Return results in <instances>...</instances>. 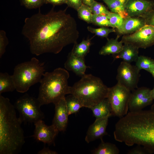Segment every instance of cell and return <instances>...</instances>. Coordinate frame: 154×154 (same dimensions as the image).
<instances>
[{"label":"cell","instance_id":"obj_3","mask_svg":"<svg viewBox=\"0 0 154 154\" xmlns=\"http://www.w3.org/2000/svg\"><path fill=\"white\" fill-rule=\"evenodd\" d=\"M128 146H143L148 153H154V104L151 108L132 112L128 114L124 129Z\"/></svg>","mask_w":154,"mask_h":154},{"label":"cell","instance_id":"obj_14","mask_svg":"<svg viewBox=\"0 0 154 154\" xmlns=\"http://www.w3.org/2000/svg\"><path fill=\"white\" fill-rule=\"evenodd\" d=\"M55 114L52 124L59 131H64L66 130L69 116L66 106L65 97L54 104Z\"/></svg>","mask_w":154,"mask_h":154},{"label":"cell","instance_id":"obj_8","mask_svg":"<svg viewBox=\"0 0 154 154\" xmlns=\"http://www.w3.org/2000/svg\"><path fill=\"white\" fill-rule=\"evenodd\" d=\"M131 92L118 83L109 88L107 98L111 106L113 116L121 118L127 114Z\"/></svg>","mask_w":154,"mask_h":154},{"label":"cell","instance_id":"obj_17","mask_svg":"<svg viewBox=\"0 0 154 154\" xmlns=\"http://www.w3.org/2000/svg\"><path fill=\"white\" fill-rule=\"evenodd\" d=\"M64 66L67 70L72 71L81 77L86 74V69L90 67L85 64L84 58L78 57L71 52L67 56Z\"/></svg>","mask_w":154,"mask_h":154},{"label":"cell","instance_id":"obj_36","mask_svg":"<svg viewBox=\"0 0 154 154\" xmlns=\"http://www.w3.org/2000/svg\"><path fill=\"white\" fill-rule=\"evenodd\" d=\"M148 152L141 145L137 146L133 148L128 151L127 153L128 154H145Z\"/></svg>","mask_w":154,"mask_h":154},{"label":"cell","instance_id":"obj_42","mask_svg":"<svg viewBox=\"0 0 154 154\" xmlns=\"http://www.w3.org/2000/svg\"><path fill=\"white\" fill-rule=\"evenodd\" d=\"M124 5L127 0H119Z\"/></svg>","mask_w":154,"mask_h":154},{"label":"cell","instance_id":"obj_23","mask_svg":"<svg viewBox=\"0 0 154 154\" xmlns=\"http://www.w3.org/2000/svg\"><path fill=\"white\" fill-rule=\"evenodd\" d=\"M91 39H84L79 44L77 42L74 44L72 52L78 57L84 58L89 51Z\"/></svg>","mask_w":154,"mask_h":154},{"label":"cell","instance_id":"obj_28","mask_svg":"<svg viewBox=\"0 0 154 154\" xmlns=\"http://www.w3.org/2000/svg\"><path fill=\"white\" fill-rule=\"evenodd\" d=\"M87 29L88 31L94 34L99 37L106 38L107 39L110 33L116 32L114 28H110L107 27H101L99 28H95L88 26Z\"/></svg>","mask_w":154,"mask_h":154},{"label":"cell","instance_id":"obj_18","mask_svg":"<svg viewBox=\"0 0 154 154\" xmlns=\"http://www.w3.org/2000/svg\"><path fill=\"white\" fill-rule=\"evenodd\" d=\"M124 44L122 50L116 54L115 58L122 59L123 61L129 63L136 62L139 56V48L130 43Z\"/></svg>","mask_w":154,"mask_h":154},{"label":"cell","instance_id":"obj_24","mask_svg":"<svg viewBox=\"0 0 154 154\" xmlns=\"http://www.w3.org/2000/svg\"><path fill=\"white\" fill-rule=\"evenodd\" d=\"M65 100L69 115L77 113L84 107L79 100L72 94L65 97Z\"/></svg>","mask_w":154,"mask_h":154},{"label":"cell","instance_id":"obj_29","mask_svg":"<svg viewBox=\"0 0 154 154\" xmlns=\"http://www.w3.org/2000/svg\"><path fill=\"white\" fill-rule=\"evenodd\" d=\"M92 23L100 27H110L113 28L107 15L93 14Z\"/></svg>","mask_w":154,"mask_h":154},{"label":"cell","instance_id":"obj_12","mask_svg":"<svg viewBox=\"0 0 154 154\" xmlns=\"http://www.w3.org/2000/svg\"><path fill=\"white\" fill-rule=\"evenodd\" d=\"M34 124L35 129L32 137L37 141L48 145L52 143L59 131L52 124L48 125L43 120Z\"/></svg>","mask_w":154,"mask_h":154},{"label":"cell","instance_id":"obj_33","mask_svg":"<svg viewBox=\"0 0 154 154\" xmlns=\"http://www.w3.org/2000/svg\"><path fill=\"white\" fill-rule=\"evenodd\" d=\"M9 43V41L5 32L3 30L0 31V58L5 52L6 48Z\"/></svg>","mask_w":154,"mask_h":154},{"label":"cell","instance_id":"obj_15","mask_svg":"<svg viewBox=\"0 0 154 154\" xmlns=\"http://www.w3.org/2000/svg\"><path fill=\"white\" fill-rule=\"evenodd\" d=\"M108 117L96 119L94 122L89 127L85 138L88 143L96 139L102 138L107 134L106 131Z\"/></svg>","mask_w":154,"mask_h":154},{"label":"cell","instance_id":"obj_37","mask_svg":"<svg viewBox=\"0 0 154 154\" xmlns=\"http://www.w3.org/2000/svg\"><path fill=\"white\" fill-rule=\"evenodd\" d=\"M66 0H45L44 3H50L54 5L66 4Z\"/></svg>","mask_w":154,"mask_h":154},{"label":"cell","instance_id":"obj_31","mask_svg":"<svg viewBox=\"0 0 154 154\" xmlns=\"http://www.w3.org/2000/svg\"><path fill=\"white\" fill-rule=\"evenodd\" d=\"M107 15L113 28L117 29L122 26L124 18L120 15L117 13L110 12Z\"/></svg>","mask_w":154,"mask_h":154},{"label":"cell","instance_id":"obj_35","mask_svg":"<svg viewBox=\"0 0 154 154\" xmlns=\"http://www.w3.org/2000/svg\"><path fill=\"white\" fill-rule=\"evenodd\" d=\"M68 6L77 11L83 3L82 0H66Z\"/></svg>","mask_w":154,"mask_h":154},{"label":"cell","instance_id":"obj_19","mask_svg":"<svg viewBox=\"0 0 154 154\" xmlns=\"http://www.w3.org/2000/svg\"><path fill=\"white\" fill-rule=\"evenodd\" d=\"M96 119L108 117L113 116L111 106L107 98L90 108Z\"/></svg>","mask_w":154,"mask_h":154},{"label":"cell","instance_id":"obj_32","mask_svg":"<svg viewBox=\"0 0 154 154\" xmlns=\"http://www.w3.org/2000/svg\"><path fill=\"white\" fill-rule=\"evenodd\" d=\"M21 5L26 8L35 9L40 8L44 3L45 0H20Z\"/></svg>","mask_w":154,"mask_h":154},{"label":"cell","instance_id":"obj_30","mask_svg":"<svg viewBox=\"0 0 154 154\" xmlns=\"http://www.w3.org/2000/svg\"><path fill=\"white\" fill-rule=\"evenodd\" d=\"M90 7L93 14L107 15L110 12L103 4L95 0Z\"/></svg>","mask_w":154,"mask_h":154},{"label":"cell","instance_id":"obj_22","mask_svg":"<svg viewBox=\"0 0 154 154\" xmlns=\"http://www.w3.org/2000/svg\"><path fill=\"white\" fill-rule=\"evenodd\" d=\"M101 142L98 147L91 152L94 154H118L119 150L114 144L104 142L101 139Z\"/></svg>","mask_w":154,"mask_h":154},{"label":"cell","instance_id":"obj_25","mask_svg":"<svg viewBox=\"0 0 154 154\" xmlns=\"http://www.w3.org/2000/svg\"><path fill=\"white\" fill-rule=\"evenodd\" d=\"M112 13H117L124 19L128 17L124 5L119 0H102Z\"/></svg>","mask_w":154,"mask_h":154},{"label":"cell","instance_id":"obj_40","mask_svg":"<svg viewBox=\"0 0 154 154\" xmlns=\"http://www.w3.org/2000/svg\"><path fill=\"white\" fill-rule=\"evenodd\" d=\"M148 72L150 73L154 78V66Z\"/></svg>","mask_w":154,"mask_h":154},{"label":"cell","instance_id":"obj_9","mask_svg":"<svg viewBox=\"0 0 154 154\" xmlns=\"http://www.w3.org/2000/svg\"><path fill=\"white\" fill-rule=\"evenodd\" d=\"M140 76V70L135 65L123 61L118 68L116 79L117 83L132 91L138 88Z\"/></svg>","mask_w":154,"mask_h":154},{"label":"cell","instance_id":"obj_6","mask_svg":"<svg viewBox=\"0 0 154 154\" xmlns=\"http://www.w3.org/2000/svg\"><path fill=\"white\" fill-rule=\"evenodd\" d=\"M44 63L35 57L18 64L12 75L18 92H26L32 86L40 82L45 71Z\"/></svg>","mask_w":154,"mask_h":154},{"label":"cell","instance_id":"obj_2","mask_svg":"<svg viewBox=\"0 0 154 154\" xmlns=\"http://www.w3.org/2000/svg\"><path fill=\"white\" fill-rule=\"evenodd\" d=\"M22 122L9 99L0 95V154H17L25 143Z\"/></svg>","mask_w":154,"mask_h":154},{"label":"cell","instance_id":"obj_7","mask_svg":"<svg viewBox=\"0 0 154 154\" xmlns=\"http://www.w3.org/2000/svg\"><path fill=\"white\" fill-rule=\"evenodd\" d=\"M23 122L35 123L45 117L40 109L42 106L37 98L25 94L19 98L14 105Z\"/></svg>","mask_w":154,"mask_h":154},{"label":"cell","instance_id":"obj_4","mask_svg":"<svg viewBox=\"0 0 154 154\" xmlns=\"http://www.w3.org/2000/svg\"><path fill=\"white\" fill-rule=\"evenodd\" d=\"M69 74L64 68H58L45 72L40 82L38 99L41 105L54 104L70 94L68 84Z\"/></svg>","mask_w":154,"mask_h":154},{"label":"cell","instance_id":"obj_27","mask_svg":"<svg viewBox=\"0 0 154 154\" xmlns=\"http://www.w3.org/2000/svg\"><path fill=\"white\" fill-rule=\"evenodd\" d=\"M79 17L88 23H92L93 14L89 6L82 3L77 11Z\"/></svg>","mask_w":154,"mask_h":154},{"label":"cell","instance_id":"obj_10","mask_svg":"<svg viewBox=\"0 0 154 154\" xmlns=\"http://www.w3.org/2000/svg\"><path fill=\"white\" fill-rule=\"evenodd\" d=\"M123 43L132 44L138 48L145 49L154 45V27L146 25L131 34L123 35Z\"/></svg>","mask_w":154,"mask_h":154},{"label":"cell","instance_id":"obj_13","mask_svg":"<svg viewBox=\"0 0 154 154\" xmlns=\"http://www.w3.org/2000/svg\"><path fill=\"white\" fill-rule=\"evenodd\" d=\"M124 6L128 17H142L154 8V0H127Z\"/></svg>","mask_w":154,"mask_h":154},{"label":"cell","instance_id":"obj_5","mask_svg":"<svg viewBox=\"0 0 154 154\" xmlns=\"http://www.w3.org/2000/svg\"><path fill=\"white\" fill-rule=\"evenodd\" d=\"M109 88L99 78L85 74L70 86V94L76 97L84 107L90 109L107 98Z\"/></svg>","mask_w":154,"mask_h":154},{"label":"cell","instance_id":"obj_41","mask_svg":"<svg viewBox=\"0 0 154 154\" xmlns=\"http://www.w3.org/2000/svg\"><path fill=\"white\" fill-rule=\"evenodd\" d=\"M151 96L152 99L154 100V87L151 90Z\"/></svg>","mask_w":154,"mask_h":154},{"label":"cell","instance_id":"obj_20","mask_svg":"<svg viewBox=\"0 0 154 154\" xmlns=\"http://www.w3.org/2000/svg\"><path fill=\"white\" fill-rule=\"evenodd\" d=\"M120 37L117 35L115 38L109 39L106 44L102 46L99 52L100 55H106L110 54H117L122 50L123 45L122 41H118Z\"/></svg>","mask_w":154,"mask_h":154},{"label":"cell","instance_id":"obj_21","mask_svg":"<svg viewBox=\"0 0 154 154\" xmlns=\"http://www.w3.org/2000/svg\"><path fill=\"white\" fill-rule=\"evenodd\" d=\"M16 86L12 75L6 72L0 73V95L3 93L13 92Z\"/></svg>","mask_w":154,"mask_h":154},{"label":"cell","instance_id":"obj_34","mask_svg":"<svg viewBox=\"0 0 154 154\" xmlns=\"http://www.w3.org/2000/svg\"><path fill=\"white\" fill-rule=\"evenodd\" d=\"M142 18L145 19L147 25L154 27V8Z\"/></svg>","mask_w":154,"mask_h":154},{"label":"cell","instance_id":"obj_26","mask_svg":"<svg viewBox=\"0 0 154 154\" xmlns=\"http://www.w3.org/2000/svg\"><path fill=\"white\" fill-rule=\"evenodd\" d=\"M135 66L140 70L144 69L148 71L154 66V59L143 55L139 56L135 62Z\"/></svg>","mask_w":154,"mask_h":154},{"label":"cell","instance_id":"obj_1","mask_svg":"<svg viewBox=\"0 0 154 154\" xmlns=\"http://www.w3.org/2000/svg\"><path fill=\"white\" fill-rule=\"evenodd\" d=\"M22 33L29 41L31 53L39 56L57 54L66 46L77 42L79 36L75 19L66 9L48 13L38 12L24 21Z\"/></svg>","mask_w":154,"mask_h":154},{"label":"cell","instance_id":"obj_16","mask_svg":"<svg viewBox=\"0 0 154 154\" xmlns=\"http://www.w3.org/2000/svg\"><path fill=\"white\" fill-rule=\"evenodd\" d=\"M146 25L142 17H127L124 19L122 26L116 30L119 35H127L136 32Z\"/></svg>","mask_w":154,"mask_h":154},{"label":"cell","instance_id":"obj_38","mask_svg":"<svg viewBox=\"0 0 154 154\" xmlns=\"http://www.w3.org/2000/svg\"><path fill=\"white\" fill-rule=\"evenodd\" d=\"M38 154H56L57 153L56 151L51 150L48 147L44 146L42 149L39 151Z\"/></svg>","mask_w":154,"mask_h":154},{"label":"cell","instance_id":"obj_39","mask_svg":"<svg viewBox=\"0 0 154 154\" xmlns=\"http://www.w3.org/2000/svg\"><path fill=\"white\" fill-rule=\"evenodd\" d=\"M94 0H82L83 3L90 6Z\"/></svg>","mask_w":154,"mask_h":154},{"label":"cell","instance_id":"obj_11","mask_svg":"<svg viewBox=\"0 0 154 154\" xmlns=\"http://www.w3.org/2000/svg\"><path fill=\"white\" fill-rule=\"evenodd\" d=\"M149 88L141 87L134 90L131 94L129 103V112L139 111L151 105L153 99Z\"/></svg>","mask_w":154,"mask_h":154}]
</instances>
